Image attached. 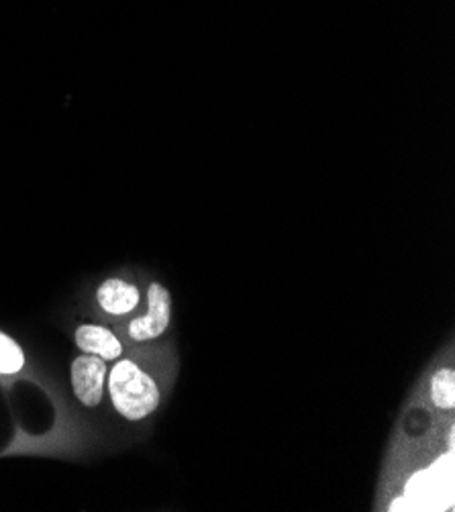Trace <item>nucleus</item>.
<instances>
[{"instance_id":"obj_3","label":"nucleus","mask_w":455,"mask_h":512,"mask_svg":"<svg viewBox=\"0 0 455 512\" xmlns=\"http://www.w3.org/2000/svg\"><path fill=\"white\" fill-rule=\"evenodd\" d=\"M109 362L96 355L80 353L70 366V384L76 400L86 408H96L107 396Z\"/></svg>"},{"instance_id":"obj_5","label":"nucleus","mask_w":455,"mask_h":512,"mask_svg":"<svg viewBox=\"0 0 455 512\" xmlns=\"http://www.w3.org/2000/svg\"><path fill=\"white\" fill-rule=\"evenodd\" d=\"M74 343L80 349V353L96 355L105 362H117L121 355H125L123 339L105 325H96V323L78 325L74 333Z\"/></svg>"},{"instance_id":"obj_6","label":"nucleus","mask_w":455,"mask_h":512,"mask_svg":"<svg viewBox=\"0 0 455 512\" xmlns=\"http://www.w3.org/2000/svg\"><path fill=\"white\" fill-rule=\"evenodd\" d=\"M27 357L19 341H15L5 331H0V378L17 376L25 370Z\"/></svg>"},{"instance_id":"obj_4","label":"nucleus","mask_w":455,"mask_h":512,"mask_svg":"<svg viewBox=\"0 0 455 512\" xmlns=\"http://www.w3.org/2000/svg\"><path fill=\"white\" fill-rule=\"evenodd\" d=\"M141 290L125 278H107L96 288V304L109 317H129L141 304Z\"/></svg>"},{"instance_id":"obj_7","label":"nucleus","mask_w":455,"mask_h":512,"mask_svg":"<svg viewBox=\"0 0 455 512\" xmlns=\"http://www.w3.org/2000/svg\"><path fill=\"white\" fill-rule=\"evenodd\" d=\"M431 402L439 411L455 408V372L453 368H441L431 378Z\"/></svg>"},{"instance_id":"obj_2","label":"nucleus","mask_w":455,"mask_h":512,"mask_svg":"<svg viewBox=\"0 0 455 512\" xmlns=\"http://www.w3.org/2000/svg\"><path fill=\"white\" fill-rule=\"evenodd\" d=\"M145 304V313L133 317L123 329L125 339L137 345L160 339L172 323V294L164 284L151 282L147 286Z\"/></svg>"},{"instance_id":"obj_1","label":"nucleus","mask_w":455,"mask_h":512,"mask_svg":"<svg viewBox=\"0 0 455 512\" xmlns=\"http://www.w3.org/2000/svg\"><path fill=\"white\" fill-rule=\"evenodd\" d=\"M107 396L117 415L129 423L149 419L162 404V388L156 376L133 355H121L109 368Z\"/></svg>"}]
</instances>
